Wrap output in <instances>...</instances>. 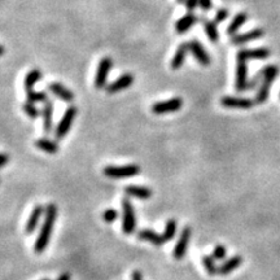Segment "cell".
I'll use <instances>...</instances> for the list:
<instances>
[{"label": "cell", "instance_id": "obj_19", "mask_svg": "<svg viewBox=\"0 0 280 280\" xmlns=\"http://www.w3.org/2000/svg\"><path fill=\"white\" fill-rule=\"evenodd\" d=\"M188 52H189L188 43H182V44L178 47V49H176V52H175L174 56H173L172 64H170V67H172L173 70H178L183 67L184 60H186V56Z\"/></svg>", "mask_w": 280, "mask_h": 280}, {"label": "cell", "instance_id": "obj_27", "mask_svg": "<svg viewBox=\"0 0 280 280\" xmlns=\"http://www.w3.org/2000/svg\"><path fill=\"white\" fill-rule=\"evenodd\" d=\"M176 230H178V222L175 221V219H169L165 224V228H164V234H162V238H164L165 242H170L173 240L176 234Z\"/></svg>", "mask_w": 280, "mask_h": 280}, {"label": "cell", "instance_id": "obj_21", "mask_svg": "<svg viewBox=\"0 0 280 280\" xmlns=\"http://www.w3.org/2000/svg\"><path fill=\"white\" fill-rule=\"evenodd\" d=\"M196 22H197V17L192 13V12H189V13H187L186 16H183V17L175 24V30H176L178 34H184V33L192 28Z\"/></svg>", "mask_w": 280, "mask_h": 280}, {"label": "cell", "instance_id": "obj_9", "mask_svg": "<svg viewBox=\"0 0 280 280\" xmlns=\"http://www.w3.org/2000/svg\"><path fill=\"white\" fill-rule=\"evenodd\" d=\"M221 104L224 108L231 109H250L257 104L256 100L245 98H234V96H223L221 99Z\"/></svg>", "mask_w": 280, "mask_h": 280}, {"label": "cell", "instance_id": "obj_11", "mask_svg": "<svg viewBox=\"0 0 280 280\" xmlns=\"http://www.w3.org/2000/svg\"><path fill=\"white\" fill-rule=\"evenodd\" d=\"M263 36H265V30L263 29H253L250 32L244 33V34L234 35L231 39V43L234 46H243V44H246L249 42L261 39Z\"/></svg>", "mask_w": 280, "mask_h": 280}, {"label": "cell", "instance_id": "obj_3", "mask_svg": "<svg viewBox=\"0 0 280 280\" xmlns=\"http://www.w3.org/2000/svg\"><path fill=\"white\" fill-rule=\"evenodd\" d=\"M105 176H108L110 179H126L135 176L140 173V166L137 164L125 165V166H113L109 165L103 170Z\"/></svg>", "mask_w": 280, "mask_h": 280}, {"label": "cell", "instance_id": "obj_14", "mask_svg": "<svg viewBox=\"0 0 280 280\" xmlns=\"http://www.w3.org/2000/svg\"><path fill=\"white\" fill-rule=\"evenodd\" d=\"M46 213V207L43 205H36V207L33 209V211L29 215V219L26 222V226H25V232L28 235L33 234L35 231V228L38 227L39 221L42 219L43 214Z\"/></svg>", "mask_w": 280, "mask_h": 280}, {"label": "cell", "instance_id": "obj_28", "mask_svg": "<svg viewBox=\"0 0 280 280\" xmlns=\"http://www.w3.org/2000/svg\"><path fill=\"white\" fill-rule=\"evenodd\" d=\"M203 265L204 267H205V271H207L209 275H215V274H218V267L217 265H215V259L213 258V256H204Z\"/></svg>", "mask_w": 280, "mask_h": 280}, {"label": "cell", "instance_id": "obj_40", "mask_svg": "<svg viewBox=\"0 0 280 280\" xmlns=\"http://www.w3.org/2000/svg\"><path fill=\"white\" fill-rule=\"evenodd\" d=\"M4 52H5V48L3 46H0V56H3Z\"/></svg>", "mask_w": 280, "mask_h": 280}, {"label": "cell", "instance_id": "obj_20", "mask_svg": "<svg viewBox=\"0 0 280 280\" xmlns=\"http://www.w3.org/2000/svg\"><path fill=\"white\" fill-rule=\"evenodd\" d=\"M243 263V257L242 256H234L231 258L226 259L221 266L218 267V274L219 275H228L232 271L242 266Z\"/></svg>", "mask_w": 280, "mask_h": 280}, {"label": "cell", "instance_id": "obj_13", "mask_svg": "<svg viewBox=\"0 0 280 280\" xmlns=\"http://www.w3.org/2000/svg\"><path fill=\"white\" fill-rule=\"evenodd\" d=\"M188 47H189V52L192 53L193 57L199 61L203 67H208L210 65V56L208 55V52L205 51L201 43L196 39H192L191 42H188Z\"/></svg>", "mask_w": 280, "mask_h": 280}, {"label": "cell", "instance_id": "obj_31", "mask_svg": "<svg viewBox=\"0 0 280 280\" xmlns=\"http://www.w3.org/2000/svg\"><path fill=\"white\" fill-rule=\"evenodd\" d=\"M263 78H265V68L261 69L258 73L256 74V77L253 78L252 81L248 82V86H246V90H254L256 87H258L259 84L262 83Z\"/></svg>", "mask_w": 280, "mask_h": 280}, {"label": "cell", "instance_id": "obj_41", "mask_svg": "<svg viewBox=\"0 0 280 280\" xmlns=\"http://www.w3.org/2000/svg\"><path fill=\"white\" fill-rule=\"evenodd\" d=\"M40 280H51V279H48V278H44V279H40Z\"/></svg>", "mask_w": 280, "mask_h": 280}, {"label": "cell", "instance_id": "obj_12", "mask_svg": "<svg viewBox=\"0 0 280 280\" xmlns=\"http://www.w3.org/2000/svg\"><path fill=\"white\" fill-rule=\"evenodd\" d=\"M270 56H271L270 49L262 47V48L254 49H242L236 55V59L243 60V61H248V60H265Z\"/></svg>", "mask_w": 280, "mask_h": 280}, {"label": "cell", "instance_id": "obj_24", "mask_svg": "<svg viewBox=\"0 0 280 280\" xmlns=\"http://www.w3.org/2000/svg\"><path fill=\"white\" fill-rule=\"evenodd\" d=\"M35 145L38 149H42L43 152L49 154H55L59 152V145H57L56 141H52V140L46 139V138H42L35 141Z\"/></svg>", "mask_w": 280, "mask_h": 280}, {"label": "cell", "instance_id": "obj_32", "mask_svg": "<svg viewBox=\"0 0 280 280\" xmlns=\"http://www.w3.org/2000/svg\"><path fill=\"white\" fill-rule=\"evenodd\" d=\"M102 218L103 221L106 222V223H113V222H116L119 218V213L116 209H106L102 214Z\"/></svg>", "mask_w": 280, "mask_h": 280}, {"label": "cell", "instance_id": "obj_34", "mask_svg": "<svg viewBox=\"0 0 280 280\" xmlns=\"http://www.w3.org/2000/svg\"><path fill=\"white\" fill-rule=\"evenodd\" d=\"M228 16H230V11H228V9H226V8H221V9H219V11L215 13L214 22H215L217 25L222 24V22H223L224 20L228 17Z\"/></svg>", "mask_w": 280, "mask_h": 280}, {"label": "cell", "instance_id": "obj_35", "mask_svg": "<svg viewBox=\"0 0 280 280\" xmlns=\"http://www.w3.org/2000/svg\"><path fill=\"white\" fill-rule=\"evenodd\" d=\"M199 5L201 7L203 11H210L211 7H213V3H211V0H199Z\"/></svg>", "mask_w": 280, "mask_h": 280}, {"label": "cell", "instance_id": "obj_4", "mask_svg": "<svg viewBox=\"0 0 280 280\" xmlns=\"http://www.w3.org/2000/svg\"><path fill=\"white\" fill-rule=\"evenodd\" d=\"M122 231L125 235L134 234L135 228H137V217H135V211L131 201L127 197L122 200Z\"/></svg>", "mask_w": 280, "mask_h": 280}, {"label": "cell", "instance_id": "obj_17", "mask_svg": "<svg viewBox=\"0 0 280 280\" xmlns=\"http://www.w3.org/2000/svg\"><path fill=\"white\" fill-rule=\"evenodd\" d=\"M125 193L127 196L139 200H149L153 195L151 188L144 186H127L125 187Z\"/></svg>", "mask_w": 280, "mask_h": 280}, {"label": "cell", "instance_id": "obj_23", "mask_svg": "<svg viewBox=\"0 0 280 280\" xmlns=\"http://www.w3.org/2000/svg\"><path fill=\"white\" fill-rule=\"evenodd\" d=\"M246 21H248V13H245V12H240L239 14H236V16L234 17V20L231 21V24L228 25L227 34L234 36V35L239 32V29L242 28L243 25H244Z\"/></svg>", "mask_w": 280, "mask_h": 280}, {"label": "cell", "instance_id": "obj_36", "mask_svg": "<svg viewBox=\"0 0 280 280\" xmlns=\"http://www.w3.org/2000/svg\"><path fill=\"white\" fill-rule=\"evenodd\" d=\"M186 7L188 11H193L199 5V0H186Z\"/></svg>", "mask_w": 280, "mask_h": 280}, {"label": "cell", "instance_id": "obj_22", "mask_svg": "<svg viewBox=\"0 0 280 280\" xmlns=\"http://www.w3.org/2000/svg\"><path fill=\"white\" fill-rule=\"evenodd\" d=\"M43 116V127L47 134L51 133L53 129V103L47 100L44 104V109L42 112Z\"/></svg>", "mask_w": 280, "mask_h": 280}, {"label": "cell", "instance_id": "obj_6", "mask_svg": "<svg viewBox=\"0 0 280 280\" xmlns=\"http://www.w3.org/2000/svg\"><path fill=\"white\" fill-rule=\"evenodd\" d=\"M112 59L110 57H103L100 60L98 67V71H96V77H95V87L98 90H102L106 86V81H108L109 71L112 68Z\"/></svg>", "mask_w": 280, "mask_h": 280}, {"label": "cell", "instance_id": "obj_39", "mask_svg": "<svg viewBox=\"0 0 280 280\" xmlns=\"http://www.w3.org/2000/svg\"><path fill=\"white\" fill-rule=\"evenodd\" d=\"M57 280H70V275L68 273H64L57 278Z\"/></svg>", "mask_w": 280, "mask_h": 280}, {"label": "cell", "instance_id": "obj_2", "mask_svg": "<svg viewBox=\"0 0 280 280\" xmlns=\"http://www.w3.org/2000/svg\"><path fill=\"white\" fill-rule=\"evenodd\" d=\"M279 74V68L277 65H267L265 67V78H263L262 83L259 84L258 92L256 95V103L257 104H263L266 103L269 99L270 90L273 87V83L275 81V78Z\"/></svg>", "mask_w": 280, "mask_h": 280}, {"label": "cell", "instance_id": "obj_26", "mask_svg": "<svg viewBox=\"0 0 280 280\" xmlns=\"http://www.w3.org/2000/svg\"><path fill=\"white\" fill-rule=\"evenodd\" d=\"M42 71L39 69H33L30 70L28 73V75H26V78H25V90L26 91H30V90H33V87L35 86V83L42 78Z\"/></svg>", "mask_w": 280, "mask_h": 280}, {"label": "cell", "instance_id": "obj_33", "mask_svg": "<svg viewBox=\"0 0 280 280\" xmlns=\"http://www.w3.org/2000/svg\"><path fill=\"white\" fill-rule=\"evenodd\" d=\"M213 258L215 259V261H222V259L226 258V248H224L223 245H217V246L214 248Z\"/></svg>", "mask_w": 280, "mask_h": 280}, {"label": "cell", "instance_id": "obj_18", "mask_svg": "<svg viewBox=\"0 0 280 280\" xmlns=\"http://www.w3.org/2000/svg\"><path fill=\"white\" fill-rule=\"evenodd\" d=\"M138 239L141 240V242H149L153 245H157V246H161L165 243L162 235L157 234L153 230H148V228H144V230H140L138 232Z\"/></svg>", "mask_w": 280, "mask_h": 280}, {"label": "cell", "instance_id": "obj_15", "mask_svg": "<svg viewBox=\"0 0 280 280\" xmlns=\"http://www.w3.org/2000/svg\"><path fill=\"white\" fill-rule=\"evenodd\" d=\"M133 82H134V77L131 74H123V75H121V77H119L118 79H116L113 83L106 86V91H108V94L110 95L116 94V92H119L122 91V90L129 88L130 86L133 84Z\"/></svg>", "mask_w": 280, "mask_h": 280}, {"label": "cell", "instance_id": "obj_30", "mask_svg": "<svg viewBox=\"0 0 280 280\" xmlns=\"http://www.w3.org/2000/svg\"><path fill=\"white\" fill-rule=\"evenodd\" d=\"M22 108H24V112L26 113V116H28L29 118L35 119L39 117V110L36 109L34 103H30L26 100V102L24 103V105H22Z\"/></svg>", "mask_w": 280, "mask_h": 280}, {"label": "cell", "instance_id": "obj_38", "mask_svg": "<svg viewBox=\"0 0 280 280\" xmlns=\"http://www.w3.org/2000/svg\"><path fill=\"white\" fill-rule=\"evenodd\" d=\"M131 280H144L143 274L140 273L139 270H135L133 274H131Z\"/></svg>", "mask_w": 280, "mask_h": 280}, {"label": "cell", "instance_id": "obj_8", "mask_svg": "<svg viewBox=\"0 0 280 280\" xmlns=\"http://www.w3.org/2000/svg\"><path fill=\"white\" fill-rule=\"evenodd\" d=\"M191 235H192V228L189 226H186L183 228L182 234H180V238H179L178 243L175 244L174 252H173V257L175 259H183L186 256L187 249H188L189 240H191Z\"/></svg>", "mask_w": 280, "mask_h": 280}, {"label": "cell", "instance_id": "obj_29", "mask_svg": "<svg viewBox=\"0 0 280 280\" xmlns=\"http://www.w3.org/2000/svg\"><path fill=\"white\" fill-rule=\"evenodd\" d=\"M26 100L30 103H38V102H47V94L43 91H26Z\"/></svg>", "mask_w": 280, "mask_h": 280}, {"label": "cell", "instance_id": "obj_1", "mask_svg": "<svg viewBox=\"0 0 280 280\" xmlns=\"http://www.w3.org/2000/svg\"><path fill=\"white\" fill-rule=\"evenodd\" d=\"M57 218V205L56 204H48L46 208V218L42 224V228L39 231L38 239L34 244V252L36 254H42L46 250L47 245L49 243L51 235L53 232V227L56 223Z\"/></svg>", "mask_w": 280, "mask_h": 280}, {"label": "cell", "instance_id": "obj_5", "mask_svg": "<svg viewBox=\"0 0 280 280\" xmlns=\"http://www.w3.org/2000/svg\"><path fill=\"white\" fill-rule=\"evenodd\" d=\"M77 112L78 110L75 106H69L67 109V112L64 113L63 118L60 119L59 125L56 127V131H55V137H56L57 140L65 138V135H67L71 125H73L75 116H77Z\"/></svg>", "mask_w": 280, "mask_h": 280}, {"label": "cell", "instance_id": "obj_7", "mask_svg": "<svg viewBox=\"0 0 280 280\" xmlns=\"http://www.w3.org/2000/svg\"><path fill=\"white\" fill-rule=\"evenodd\" d=\"M183 106V100L180 98H173L165 102H158L153 104L152 112L154 114H166V113L178 112Z\"/></svg>", "mask_w": 280, "mask_h": 280}, {"label": "cell", "instance_id": "obj_16", "mask_svg": "<svg viewBox=\"0 0 280 280\" xmlns=\"http://www.w3.org/2000/svg\"><path fill=\"white\" fill-rule=\"evenodd\" d=\"M48 90L52 92L55 96H57L59 99L64 100V102H73L74 100V94L70 91L69 88H67L65 86H63L61 83L59 82H51L48 84Z\"/></svg>", "mask_w": 280, "mask_h": 280}, {"label": "cell", "instance_id": "obj_42", "mask_svg": "<svg viewBox=\"0 0 280 280\" xmlns=\"http://www.w3.org/2000/svg\"><path fill=\"white\" fill-rule=\"evenodd\" d=\"M279 98H280V94H279Z\"/></svg>", "mask_w": 280, "mask_h": 280}, {"label": "cell", "instance_id": "obj_37", "mask_svg": "<svg viewBox=\"0 0 280 280\" xmlns=\"http://www.w3.org/2000/svg\"><path fill=\"white\" fill-rule=\"evenodd\" d=\"M8 162H9V156L5 153H0V168H3Z\"/></svg>", "mask_w": 280, "mask_h": 280}, {"label": "cell", "instance_id": "obj_10", "mask_svg": "<svg viewBox=\"0 0 280 280\" xmlns=\"http://www.w3.org/2000/svg\"><path fill=\"white\" fill-rule=\"evenodd\" d=\"M246 86H248V65H246V61L238 60L235 88H236V91L242 92L246 90Z\"/></svg>", "mask_w": 280, "mask_h": 280}, {"label": "cell", "instance_id": "obj_25", "mask_svg": "<svg viewBox=\"0 0 280 280\" xmlns=\"http://www.w3.org/2000/svg\"><path fill=\"white\" fill-rule=\"evenodd\" d=\"M203 25L208 38L213 43H217L219 40V33H218L217 24L214 21H210V20H203Z\"/></svg>", "mask_w": 280, "mask_h": 280}]
</instances>
